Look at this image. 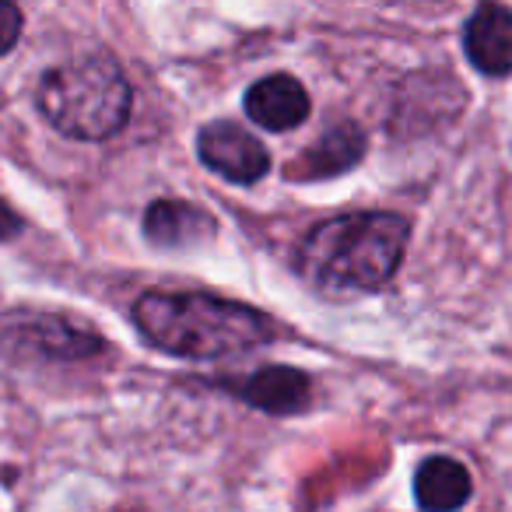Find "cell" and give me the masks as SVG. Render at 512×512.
<instances>
[{
	"label": "cell",
	"mask_w": 512,
	"mask_h": 512,
	"mask_svg": "<svg viewBox=\"0 0 512 512\" xmlns=\"http://www.w3.org/2000/svg\"><path fill=\"white\" fill-rule=\"evenodd\" d=\"M411 225L390 211H358L313 228L299 249L306 278L341 292H376L397 274Z\"/></svg>",
	"instance_id": "7a4b0ae2"
},
{
	"label": "cell",
	"mask_w": 512,
	"mask_h": 512,
	"mask_svg": "<svg viewBox=\"0 0 512 512\" xmlns=\"http://www.w3.org/2000/svg\"><path fill=\"white\" fill-rule=\"evenodd\" d=\"M365 155V134L355 123H341V127H330L320 141L309 151H302L292 162L288 176L306 183V179H327L337 172H348L351 165H358Z\"/></svg>",
	"instance_id": "ba28073f"
},
{
	"label": "cell",
	"mask_w": 512,
	"mask_h": 512,
	"mask_svg": "<svg viewBox=\"0 0 512 512\" xmlns=\"http://www.w3.org/2000/svg\"><path fill=\"white\" fill-rule=\"evenodd\" d=\"M232 393L239 400H246L249 407H256V411L295 414L309 404L313 386H309L306 372L288 369V365H267V369L249 372L239 383H232Z\"/></svg>",
	"instance_id": "52a82bcc"
},
{
	"label": "cell",
	"mask_w": 512,
	"mask_h": 512,
	"mask_svg": "<svg viewBox=\"0 0 512 512\" xmlns=\"http://www.w3.org/2000/svg\"><path fill=\"white\" fill-rule=\"evenodd\" d=\"M197 155L211 172H218L228 183H256L271 169V155L253 134L228 120L207 123L197 134Z\"/></svg>",
	"instance_id": "277c9868"
},
{
	"label": "cell",
	"mask_w": 512,
	"mask_h": 512,
	"mask_svg": "<svg viewBox=\"0 0 512 512\" xmlns=\"http://www.w3.org/2000/svg\"><path fill=\"white\" fill-rule=\"evenodd\" d=\"M467 60L488 78L512 71V11L502 4H481L463 29Z\"/></svg>",
	"instance_id": "5b68a950"
},
{
	"label": "cell",
	"mask_w": 512,
	"mask_h": 512,
	"mask_svg": "<svg viewBox=\"0 0 512 512\" xmlns=\"http://www.w3.org/2000/svg\"><path fill=\"white\" fill-rule=\"evenodd\" d=\"M470 491V474L463 463L449 460V456H432L418 467L414 477V498L425 512H456L460 505H467Z\"/></svg>",
	"instance_id": "30bf717a"
},
{
	"label": "cell",
	"mask_w": 512,
	"mask_h": 512,
	"mask_svg": "<svg viewBox=\"0 0 512 512\" xmlns=\"http://www.w3.org/2000/svg\"><path fill=\"white\" fill-rule=\"evenodd\" d=\"M25 330L18 334V341H25L32 351L50 358H85L102 351V341L92 334V330H78L67 320H57V316H25Z\"/></svg>",
	"instance_id": "8fae6325"
},
{
	"label": "cell",
	"mask_w": 512,
	"mask_h": 512,
	"mask_svg": "<svg viewBox=\"0 0 512 512\" xmlns=\"http://www.w3.org/2000/svg\"><path fill=\"white\" fill-rule=\"evenodd\" d=\"M18 36H22V11L8 0H0V57L15 50Z\"/></svg>",
	"instance_id": "7c38bea8"
},
{
	"label": "cell",
	"mask_w": 512,
	"mask_h": 512,
	"mask_svg": "<svg viewBox=\"0 0 512 512\" xmlns=\"http://www.w3.org/2000/svg\"><path fill=\"white\" fill-rule=\"evenodd\" d=\"M144 232L155 246L186 249L214 235V218L186 200H155L144 214Z\"/></svg>",
	"instance_id": "9c48e42d"
},
{
	"label": "cell",
	"mask_w": 512,
	"mask_h": 512,
	"mask_svg": "<svg viewBox=\"0 0 512 512\" xmlns=\"http://www.w3.org/2000/svg\"><path fill=\"white\" fill-rule=\"evenodd\" d=\"M22 228H25V221L11 211V204H4V200H0V239H11V235H18Z\"/></svg>",
	"instance_id": "4fadbf2b"
},
{
	"label": "cell",
	"mask_w": 512,
	"mask_h": 512,
	"mask_svg": "<svg viewBox=\"0 0 512 512\" xmlns=\"http://www.w3.org/2000/svg\"><path fill=\"white\" fill-rule=\"evenodd\" d=\"M246 116L264 130H295L309 116V92L292 74H271L260 78L246 92Z\"/></svg>",
	"instance_id": "8992f818"
},
{
	"label": "cell",
	"mask_w": 512,
	"mask_h": 512,
	"mask_svg": "<svg viewBox=\"0 0 512 512\" xmlns=\"http://www.w3.org/2000/svg\"><path fill=\"white\" fill-rule=\"evenodd\" d=\"M130 81L113 57L85 53L43 74L36 106L50 127L74 141H106L130 120Z\"/></svg>",
	"instance_id": "3957f363"
},
{
	"label": "cell",
	"mask_w": 512,
	"mask_h": 512,
	"mask_svg": "<svg viewBox=\"0 0 512 512\" xmlns=\"http://www.w3.org/2000/svg\"><path fill=\"white\" fill-rule=\"evenodd\" d=\"M134 323L158 351L176 358H225L274 337V323L264 313L204 292L141 295Z\"/></svg>",
	"instance_id": "6da1fadb"
}]
</instances>
